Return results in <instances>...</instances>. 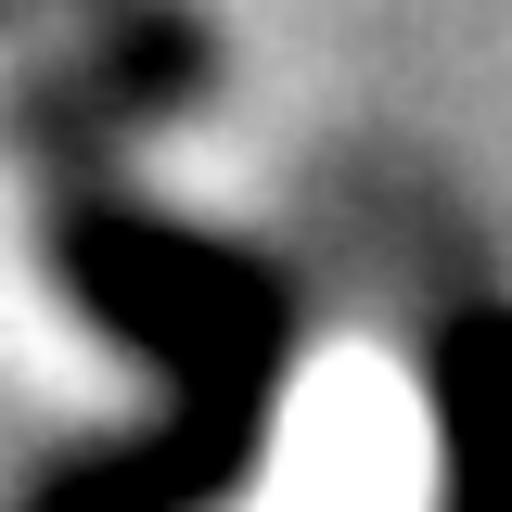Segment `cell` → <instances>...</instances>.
I'll return each instance as SVG.
<instances>
[{
    "label": "cell",
    "mask_w": 512,
    "mask_h": 512,
    "mask_svg": "<svg viewBox=\"0 0 512 512\" xmlns=\"http://www.w3.org/2000/svg\"><path fill=\"white\" fill-rule=\"evenodd\" d=\"M64 282L90 295L103 333L167 359L192 410H269L295 308H282V282L256 256L205 244V231H167L141 205H64Z\"/></svg>",
    "instance_id": "cell-1"
},
{
    "label": "cell",
    "mask_w": 512,
    "mask_h": 512,
    "mask_svg": "<svg viewBox=\"0 0 512 512\" xmlns=\"http://www.w3.org/2000/svg\"><path fill=\"white\" fill-rule=\"evenodd\" d=\"M423 397H436L448 512H512V308L436 320V346H423Z\"/></svg>",
    "instance_id": "cell-2"
}]
</instances>
